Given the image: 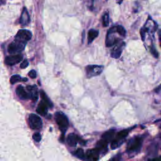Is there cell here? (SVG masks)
Here are the masks:
<instances>
[{
  "label": "cell",
  "mask_w": 161,
  "mask_h": 161,
  "mask_svg": "<svg viewBox=\"0 0 161 161\" xmlns=\"http://www.w3.org/2000/svg\"><path fill=\"white\" fill-rule=\"evenodd\" d=\"M27 43L23 42L20 41V40L15 39L14 41H13L8 47V52L10 54L16 55L19 54L21 51H23L25 49Z\"/></svg>",
  "instance_id": "cell-1"
},
{
  "label": "cell",
  "mask_w": 161,
  "mask_h": 161,
  "mask_svg": "<svg viewBox=\"0 0 161 161\" xmlns=\"http://www.w3.org/2000/svg\"><path fill=\"white\" fill-rule=\"evenodd\" d=\"M150 51H151V53L152 54V55L154 56V57L156 58H158V55H159V54L157 52V51H156V49H155L154 47H152L151 49H150Z\"/></svg>",
  "instance_id": "cell-28"
},
{
  "label": "cell",
  "mask_w": 161,
  "mask_h": 161,
  "mask_svg": "<svg viewBox=\"0 0 161 161\" xmlns=\"http://www.w3.org/2000/svg\"><path fill=\"white\" fill-rule=\"evenodd\" d=\"M120 146V143L117 141L115 139H114L111 142V148L113 149V150H114V149H116L117 148H118Z\"/></svg>",
  "instance_id": "cell-26"
},
{
  "label": "cell",
  "mask_w": 161,
  "mask_h": 161,
  "mask_svg": "<svg viewBox=\"0 0 161 161\" xmlns=\"http://www.w3.org/2000/svg\"><path fill=\"white\" fill-rule=\"evenodd\" d=\"M23 55L20 54L7 56L5 58V64L8 66H13L21 61Z\"/></svg>",
  "instance_id": "cell-8"
},
{
  "label": "cell",
  "mask_w": 161,
  "mask_h": 161,
  "mask_svg": "<svg viewBox=\"0 0 161 161\" xmlns=\"http://www.w3.org/2000/svg\"><path fill=\"white\" fill-rule=\"evenodd\" d=\"M99 34V31L94 29H90L87 33V40L88 44H90L93 42V40L98 37Z\"/></svg>",
  "instance_id": "cell-18"
},
{
  "label": "cell",
  "mask_w": 161,
  "mask_h": 161,
  "mask_svg": "<svg viewBox=\"0 0 161 161\" xmlns=\"http://www.w3.org/2000/svg\"><path fill=\"white\" fill-rule=\"evenodd\" d=\"M75 155L77 157H78L80 159H85L86 154H84V152L82 149H77L76 150V151L75 152Z\"/></svg>",
  "instance_id": "cell-23"
},
{
  "label": "cell",
  "mask_w": 161,
  "mask_h": 161,
  "mask_svg": "<svg viewBox=\"0 0 161 161\" xmlns=\"http://www.w3.org/2000/svg\"><path fill=\"white\" fill-rule=\"evenodd\" d=\"M128 133H129V130H123L119 132L116 136L115 140L120 143V141H122V140H123L126 137L127 135H128Z\"/></svg>",
  "instance_id": "cell-20"
},
{
  "label": "cell",
  "mask_w": 161,
  "mask_h": 161,
  "mask_svg": "<svg viewBox=\"0 0 161 161\" xmlns=\"http://www.w3.org/2000/svg\"><path fill=\"white\" fill-rule=\"evenodd\" d=\"M113 161H117V160H113Z\"/></svg>",
  "instance_id": "cell-32"
},
{
  "label": "cell",
  "mask_w": 161,
  "mask_h": 161,
  "mask_svg": "<svg viewBox=\"0 0 161 161\" xmlns=\"http://www.w3.org/2000/svg\"><path fill=\"white\" fill-rule=\"evenodd\" d=\"M160 87H161V85H160Z\"/></svg>",
  "instance_id": "cell-33"
},
{
  "label": "cell",
  "mask_w": 161,
  "mask_h": 161,
  "mask_svg": "<svg viewBox=\"0 0 161 161\" xmlns=\"http://www.w3.org/2000/svg\"><path fill=\"white\" fill-rule=\"evenodd\" d=\"M32 138L36 142H39L40 140H41V135H40L39 133L37 132L35 133L33 136H32Z\"/></svg>",
  "instance_id": "cell-25"
},
{
  "label": "cell",
  "mask_w": 161,
  "mask_h": 161,
  "mask_svg": "<svg viewBox=\"0 0 161 161\" xmlns=\"http://www.w3.org/2000/svg\"><path fill=\"white\" fill-rule=\"evenodd\" d=\"M55 120L61 131L63 132H65L69 126V121L67 117L62 112H56Z\"/></svg>",
  "instance_id": "cell-3"
},
{
  "label": "cell",
  "mask_w": 161,
  "mask_h": 161,
  "mask_svg": "<svg viewBox=\"0 0 161 161\" xmlns=\"http://www.w3.org/2000/svg\"><path fill=\"white\" fill-rule=\"evenodd\" d=\"M160 41H161V35H160Z\"/></svg>",
  "instance_id": "cell-31"
},
{
  "label": "cell",
  "mask_w": 161,
  "mask_h": 161,
  "mask_svg": "<svg viewBox=\"0 0 161 161\" xmlns=\"http://www.w3.org/2000/svg\"><path fill=\"white\" fill-rule=\"evenodd\" d=\"M108 143L107 141H105L103 139H101L99 140L97 143H96V149H97L100 153L101 152H104L106 151L107 149V146H108Z\"/></svg>",
  "instance_id": "cell-17"
},
{
  "label": "cell",
  "mask_w": 161,
  "mask_h": 161,
  "mask_svg": "<svg viewBox=\"0 0 161 161\" xmlns=\"http://www.w3.org/2000/svg\"><path fill=\"white\" fill-rule=\"evenodd\" d=\"M117 33V27H113L112 28H110V30L108 31V34L107 35L106 38V45L108 47H111L113 45H114L117 43L119 42V40H120L119 38H117L115 37V35Z\"/></svg>",
  "instance_id": "cell-4"
},
{
  "label": "cell",
  "mask_w": 161,
  "mask_h": 161,
  "mask_svg": "<svg viewBox=\"0 0 161 161\" xmlns=\"http://www.w3.org/2000/svg\"><path fill=\"white\" fill-rule=\"evenodd\" d=\"M116 27H117V31L118 32V34L120 36L125 37L126 31V30L125 29V28L122 25H117V26H116Z\"/></svg>",
  "instance_id": "cell-22"
},
{
  "label": "cell",
  "mask_w": 161,
  "mask_h": 161,
  "mask_svg": "<svg viewBox=\"0 0 161 161\" xmlns=\"http://www.w3.org/2000/svg\"><path fill=\"white\" fill-rule=\"evenodd\" d=\"M21 80H23V78H21L20 75L14 74L10 78V83L12 84H14L19 81H21Z\"/></svg>",
  "instance_id": "cell-21"
},
{
  "label": "cell",
  "mask_w": 161,
  "mask_h": 161,
  "mask_svg": "<svg viewBox=\"0 0 161 161\" xmlns=\"http://www.w3.org/2000/svg\"><path fill=\"white\" fill-rule=\"evenodd\" d=\"M115 134V130L114 129L109 130L107 132H104L102 135V139L107 141V142H109L110 141H113L114 138V136Z\"/></svg>",
  "instance_id": "cell-16"
},
{
  "label": "cell",
  "mask_w": 161,
  "mask_h": 161,
  "mask_svg": "<svg viewBox=\"0 0 161 161\" xmlns=\"http://www.w3.org/2000/svg\"><path fill=\"white\" fill-rule=\"evenodd\" d=\"M28 62L27 60H24L20 64V68L21 69H25L28 66Z\"/></svg>",
  "instance_id": "cell-27"
},
{
  "label": "cell",
  "mask_w": 161,
  "mask_h": 161,
  "mask_svg": "<svg viewBox=\"0 0 161 161\" xmlns=\"http://www.w3.org/2000/svg\"><path fill=\"white\" fill-rule=\"evenodd\" d=\"M16 93H17V96L21 100H25L30 99V96L28 93L25 91V87L21 85L18 86L17 87V89H16Z\"/></svg>",
  "instance_id": "cell-12"
},
{
  "label": "cell",
  "mask_w": 161,
  "mask_h": 161,
  "mask_svg": "<svg viewBox=\"0 0 161 161\" xmlns=\"http://www.w3.org/2000/svg\"><path fill=\"white\" fill-rule=\"evenodd\" d=\"M28 76L32 79H35L37 76V72L35 70H31L28 72Z\"/></svg>",
  "instance_id": "cell-29"
},
{
  "label": "cell",
  "mask_w": 161,
  "mask_h": 161,
  "mask_svg": "<svg viewBox=\"0 0 161 161\" xmlns=\"http://www.w3.org/2000/svg\"><path fill=\"white\" fill-rule=\"evenodd\" d=\"M27 90L30 96V99L33 100L34 101H36L38 98V88L36 85H28L27 86Z\"/></svg>",
  "instance_id": "cell-10"
},
{
  "label": "cell",
  "mask_w": 161,
  "mask_h": 161,
  "mask_svg": "<svg viewBox=\"0 0 161 161\" xmlns=\"http://www.w3.org/2000/svg\"><path fill=\"white\" fill-rule=\"evenodd\" d=\"M32 34L31 31L27 30H20L18 33L17 34V35L15 36L16 40H20L21 42L27 43L29 40L31 38Z\"/></svg>",
  "instance_id": "cell-7"
},
{
  "label": "cell",
  "mask_w": 161,
  "mask_h": 161,
  "mask_svg": "<svg viewBox=\"0 0 161 161\" xmlns=\"http://www.w3.org/2000/svg\"><path fill=\"white\" fill-rule=\"evenodd\" d=\"M149 161H161V157H156L154 159H152L149 160Z\"/></svg>",
  "instance_id": "cell-30"
},
{
  "label": "cell",
  "mask_w": 161,
  "mask_h": 161,
  "mask_svg": "<svg viewBox=\"0 0 161 161\" xmlns=\"http://www.w3.org/2000/svg\"><path fill=\"white\" fill-rule=\"evenodd\" d=\"M104 67L100 65H88L86 67V75L88 77H92L100 75L103 72Z\"/></svg>",
  "instance_id": "cell-6"
},
{
  "label": "cell",
  "mask_w": 161,
  "mask_h": 161,
  "mask_svg": "<svg viewBox=\"0 0 161 161\" xmlns=\"http://www.w3.org/2000/svg\"><path fill=\"white\" fill-rule=\"evenodd\" d=\"M48 108H49V107L47 106V104L44 101H41L38 104V107L37 108V112L40 115L45 116L47 114Z\"/></svg>",
  "instance_id": "cell-14"
},
{
  "label": "cell",
  "mask_w": 161,
  "mask_h": 161,
  "mask_svg": "<svg viewBox=\"0 0 161 161\" xmlns=\"http://www.w3.org/2000/svg\"><path fill=\"white\" fill-rule=\"evenodd\" d=\"M28 121L31 129L38 130L42 127V120L40 117L35 114L31 113L29 115Z\"/></svg>",
  "instance_id": "cell-5"
},
{
  "label": "cell",
  "mask_w": 161,
  "mask_h": 161,
  "mask_svg": "<svg viewBox=\"0 0 161 161\" xmlns=\"http://www.w3.org/2000/svg\"><path fill=\"white\" fill-rule=\"evenodd\" d=\"M40 97L42 98V101H44L45 103H46L47 104V106L49 107V108H52L53 107V104L50 100V99L48 98V96H47L43 90H41L40 91Z\"/></svg>",
  "instance_id": "cell-19"
},
{
  "label": "cell",
  "mask_w": 161,
  "mask_h": 161,
  "mask_svg": "<svg viewBox=\"0 0 161 161\" xmlns=\"http://www.w3.org/2000/svg\"><path fill=\"white\" fill-rule=\"evenodd\" d=\"M125 43L122 42L119 45L115 47L113 49L111 53V57L114 59H118L120 57L121 54L122 53V50L125 47Z\"/></svg>",
  "instance_id": "cell-13"
},
{
  "label": "cell",
  "mask_w": 161,
  "mask_h": 161,
  "mask_svg": "<svg viewBox=\"0 0 161 161\" xmlns=\"http://www.w3.org/2000/svg\"><path fill=\"white\" fill-rule=\"evenodd\" d=\"M103 27H108L109 25V20H110V18H109V15L108 13L104 14V15L103 16Z\"/></svg>",
  "instance_id": "cell-24"
},
{
  "label": "cell",
  "mask_w": 161,
  "mask_h": 161,
  "mask_svg": "<svg viewBox=\"0 0 161 161\" xmlns=\"http://www.w3.org/2000/svg\"><path fill=\"white\" fill-rule=\"evenodd\" d=\"M100 158V152L95 149L88 150L85 156L87 161H98Z\"/></svg>",
  "instance_id": "cell-9"
},
{
  "label": "cell",
  "mask_w": 161,
  "mask_h": 161,
  "mask_svg": "<svg viewBox=\"0 0 161 161\" xmlns=\"http://www.w3.org/2000/svg\"><path fill=\"white\" fill-rule=\"evenodd\" d=\"M30 21V18L29 13L26 8L24 7L20 18V23L22 26H27L28 25Z\"/></svg>",
  "instance_id": "cell-11"
},
{
  "label": "cell",
  "mask_w": 161,
  "mask_h": 161,
  "mask_svg": "<svg viewBox=\"0 0 161 161\" xmlns=\"http://www.w3.org/2000/svg\"><path fill=\"white\" fill-rule=\"evenodd\" d=\"M143 139L140 136H135L128 142L127 144V151L130 152H139L142 146Z\"/></svg>",
  "instance_id": "cell-2"
},
{
  "label": "cell",
  "mask_w": 161,
  "mask_h": 161,
  "mask_svg": "<svg viewBox=\"0 0 161 161\" xmlns=\"http://www.w3.org/2000/svg\"><path fill=\"white\" fill-rule=\"evenodd\" d=\"M79 139L78 136L74 133H71L68 135L67 138V143L70 147H74L76 146Z\"/></svg>",
  "instance_id": "cell-15"
}]
</instances>
